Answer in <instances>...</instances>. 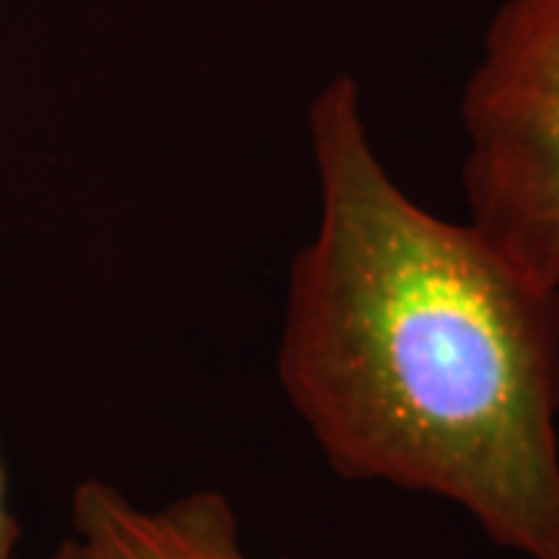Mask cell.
<instances>
[{
    "label": "cell",
    "mask_w": 559,
    "mask_h": 559,
    "mask_svg": "<svg viewBox=\"0 0 559 559\" xmlns=\"http://www.w3.org/2000/svg\"><path fill=\"white\" fill-rule=\"evenodd\" d=\"M318 224L286 277L277 380L330 469L460 507L559 559V286L419 205L352 75L308 106Z\"/></svg>",
    "instance_id": "obj_1"
},
{
    "label": "cell",
    "mask_w": 559,
    "mask_h": 559,
    "mask_svg": "<svg viewBox=\"0 0 559 559\" xmlns=\"http://www.w3.org/2000/svg\"><path fill=\"white\" fill-rule=\"evenodd\" d=\"M463 200L485 237L559 286V0H503L460 97Z\"/></svg>",
    "instance_id": "obj_2"
},
{
    "label": "cell",
    "mask_w": 559,
    "mask_h": 559,
    "mask_svg": "<svg viewBox=\"0 0 559 559\" xmlns=\"http://www.w3.org/2000/svg\"><path fill=\"white\" fill-rule=\"evenodd\" d=\"M69 538L81 559H259L242 544L237 510L212 488L140 507L109 481L84 479L72 491Z\"/></svg>",
    "instance_id": "obj_3"
},
{
    "label": "cell",
    "mask_w": 559,
    "mask_h": 559,
    "mask_svg": "<svg viewBox=\"0 0 559 559\" xmlns=\"http://www.w3.org/2000/svg\"><path fill=\"white\" fill-rule=\"evenodd\" d=\"M22 528L13 510V498H10V476H7V463L0 454V559H16V547H20Z\"/></svg>",
    "instance_id": "obj_4"
},
{
    "label": "cell",
    "mask_w": 559,
    "mask_h": 559,
    "mask_svg": "<svg viewBox=\"0 0 559 559\" xmlns=\"http://www.w3.org/2000/svg\"><path fill=\"white\" fill-rule=\"evenodd\" d=\"M50 559H81L79 544L72 538H62L60 544H57V550L50 554Z\"/></svg>",
    "instance_id": "obj_5"
}]
</instances>
